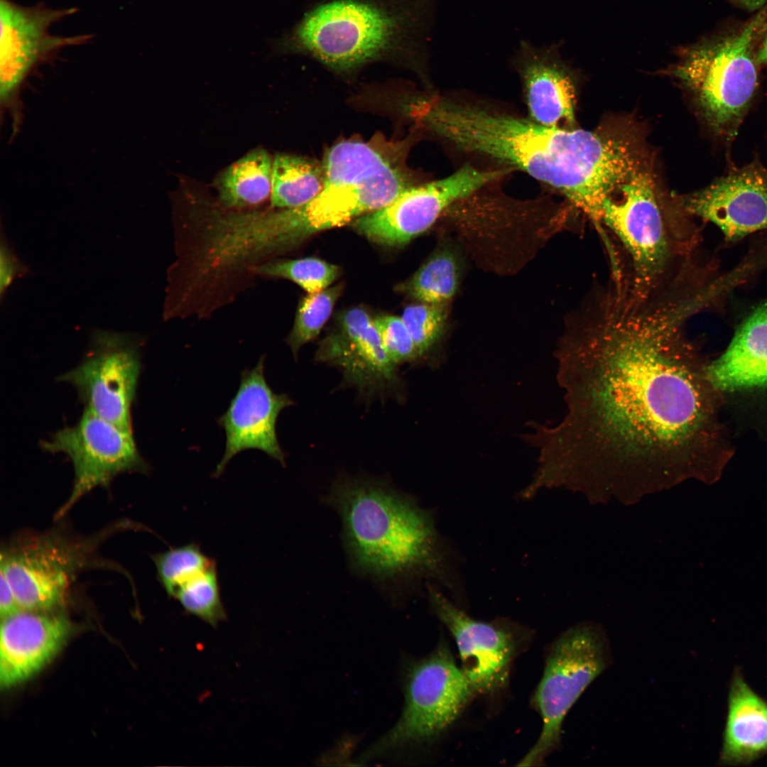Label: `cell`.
<instances>
[{
	"instance_id": "obj_33",
	"label": "cell",
	"mask_w": 767,
	"mask_h": 767,
	"mask_svg": "<svg viewBox=\"0 0 767 767\" xmlns=\"http://www.w3.org/2000/svg\"><path fill=\"white\" fill-rule=\"evenodd\" d=\"M756 60L758 63H767V26L761 46L756 53Z\"/></svg>"
},
{
	"instance_id": "obj_17",
	"label": "cell",
	"mask_w": 767,
	"mask_h": 767,
	"mask_svg": "<svg viewBox=\"0 0 767 767\" xmlns=\"http://www.w3.org/2000/svg\"><path fill=\"white\" fill-rule=\"evenodd\" d=\"M428 593L433 609L455 639L461 668L474 692L490 694L504 687L515 652L512 634L470 617L432 586Z\"/></svg>"
},
{
	"instance_id": "obj_11",
	"label": "cell",
	"mask_w": 767,
	"mask_h": 767,
	"mask_svg": "<svg viewBox=\"0 0 767 767\" xmlns=\"http://www.w3.org/2000/svg\"><path fill=\"white\" fill-rule=\"evenodd\" d=\"M512 170L509 167L480 170L464 165L445 178L409 187L386 206L354 220L352 227L377 244L404 246L428 229L448 207Z\"/></svg>"
},
{
	"instance_id": "obj_26",
	"label": "cell",
	"mask_w": 767,
	"mask_h": 767,
	"mask_svg": "<svg viewBox=\"0 0 767 767\" xmlns=\"http://www.w3.org/2000/svg\"><path fill=\"white\" fill-rule=\"evenodd\" d=\"M184 611L217 627L227 619L220 594L216 564L198 574L175 593Z\"/></svg>"
},
{
	"instance_id": "obj_8",
	"label": "cell",
	"mask_w": 767,
	"mask_h": 767,
	"mask_svg": "<svg viewBox=\"0 0 767 767\" xmlns=\"http://www.w3.org/2000/svg\"><path fill=\"white\" fill-rule=\"evenodd\" d=\"M611 659L608 637L596 624L575 626L552 643L533 699L543 728L535 744L518 766L540 764L558 747L567 714L587 687L610 665Z\"/></svg>"
},
{
	"instance_id": "obj_13",
	"label": "cell",
	"mask_w": 767,
	"mask_h": 767,
	"mask_svg": "<svg viewBox=\"0 0 767 767\" xmlns=\"http://www.w3.org/2000/svg\"><path fill=\"white\" fill-rule=\"evenodd\" d=\"M315 359L339 369L344 384L368 400L399 398L402 392L398 367L386 354L374 318L362 308L343 316L340 332L322 342Z\"/></svg>"
},
{
	"instance_id": "obj_27",
	"label": "cell",
	"mask_w": 767,
	"mask_h": 767,
	"mask_svg": "<svg viewBox=\"0 0 767 767\" xmlns=\"http://www.w3.org/2000/svg\"><path fill=\"white\" fill-rule=\"evenodd\" d=\"M158 580L170 597L185 582L216 564L200 545L190 543L154 554Z\"/></svg>"
},
{
	"instance_id": "obj_25",
	"label": "cell",
	"mask_w": 767,
	"mask_h": 767,
	"mask_svg": "<svg viewBox=\"0 0 767 767\" xmlns=\"http://www.w3.org/2000/svg\"><path fill=\"white\" fill-rule=\"evenodd\" d=\"M254 276L290 280L308 293L319 292L329 286L339 274L337 266L315 257L298 259H274L258 265Z\"/></svg>"
},
{
	"instance_id": "obj_10",
	"label": "cell",
	"mask_w": 767,
	"mask_h": 767,
	"mask_svg": "<svg viewBox=\"0 0 767 767\" xmlns=\"http://www.w3.org/2000/svg\"><path fill=\"white\" fill-rule=\"evenodd\" d=\"M143 341L131 333L93 330L80 363L58 380L75 387L85 408L133 433L131 408Z\"/></svg>"
},
{
	"instance_id": "obj_3",
	"label": "cell",
	"mask_w": 767,
	"mask_h": 767,
	"mask_svg": "<svg viewBox=\"0 0 767 767\" xmlns=\"http://www.w3.org/2000/svg\"><path fill=\"white\" fill-rule=\"evenodd\" d=\"M437 0H325L273 43L351 74L377 61L419 65Z\"/></svg>"
},
{
	"instance_id": "obj_34",
	"label": "cell",
	"mask_w": 767,
	"mask_h": 767,
	"mask_svg": "<svg viewBox=\"0 0 767 767\" xmlns=\"http://www.w3.org/2000/svg\"><path fill=\"white\" fill-rule=\"evenodd\" d=\"M734 1H736L744 4V6L749 7V9H753V4H754V0H734Z\"/></svg>"
},
{
	"instance_id": "obj_1",
	"label": "cell",
	"mask_w": 767,
	"mask_h": 767,
	"mask_svg": "<svg viewBox=\"0 0 767 767\" xmlns=\"http://www.w3.org/2000/svg\"><path fill=\"white\" fill-rule=\"evenodd\" d=\"M702 306L677 281L649 293L609 281L588 297L557 353L566 414L525 436L541 483L712 474L714 389L685 334Z\"/></svg>"
},
{
	"instance_id": "obj_19",
	"label": "cell",
	"mask_w": 767,
	"mask_h": 767,
	"mask_svg": "<svg viewBox=\"0 0 767 767\" xmlns=\"http://www.w3.org/2000/svg\"><path fill=\"white\" fill-rule=\"evenodd\" d=\"M529 119L543 126H572L575 89L572 77L553 47L521 41L513 58Z\"/></svg>"
},
{
	"instance_id": "obj_24",
	"label": "cell",
	"mask_w": 767,
	"mask_h": 767,
	"mask_svg": "<svg viewBox=\"0 0 767 767\" xmlns=\"http://www.w3.org/2000/svg\"><path fill=\"white\" fill-rule=\"evenodd\" d=\"M459 268L449 249L435 253L400 288L418 302L445 305L455 295Z\"/></svg>"
},
{
	"instance_id": "obj_23",
	"label": "cell",
	"mask_w": 767,
	"mask_h": 767,
	"mask_svg": "<svg viewBox=\"0 0 767 767\" xmlns=\"http://www.w3.org/2000/svg\"><path fill=\"white\" fill-rule=\"evenodd\" d=\"M322 164L301 156L277 154L273 159L271 206L297 207L315 197L322 190Z\"/></svg>"
},
{
	"instance_id": "obj_6",
	"label": "cell",
	"mask_w": 767,
	"mask_h": 767,
	"mask_svg": "<svg viewBox=\"0 0 767 767\" xmlns=\"http://www.w3.org/2000/svg\"><path fill=\"white\" fill-rule=\"evenodd\" d=\"M132 526L120 521L86 536L62 529L19 534L1 548L0 573L21 609L55 611L65 604L79 574L107 563L97 555L102 543Z\"/></svg>"
},
{
	"instance_id": "obj_16",
	"label": "cell",
	"mask_w": 767,
	"mask_h": 767,
	"mask_svg": "<svg viewBox=\"0 0 767 767\" xmlns=\"http://www.w3.org/2000/svg\"><path fill=\"white\" fill-rule=\"evenodd\" d=\"M70 12L72 10L25 8L1 0L0 100L2 106L12 109L14 126L20 120L19 89L33 67L48 53L83 40L48 33L52 23Z\"/></svg>"
},
{
	"instance_id": "obj_14",
	"label": "cell",
	"mask_w": 767,
	"mask_h": 767,
	"mask_svg": "<svg viewBox=\"0 0 767 767\" xmlns=\"http://www.w3.org/2000/svg\"><path fill=\"white\" fill-rule=\"evenodd\" d=\"M264 357L251 369L241 374L238 391L227 411L217 423L226 434L225 451L214 477H218L227 464L241 451L259 450L285 465V455L276 434V421L281 412L294 403L286 393H276L264 376Z\"/></svg>"
},
{
	"instance_id": "obj_9",
	"label": "cell",
	"mask_w": 767,
	"mask_h": 767,
	"mask_svg": "<svg viewBox=\"0 0 767 767\" xmlns=\"http://www.w3.org/2000/svg\"><path fill=\"white\" fill-rule=\"evenodd\" d=\"M474 693L448 648L440 646L425 658L408 665L403 713L362 758L432 741L454 722Z\"/></svg>"
},
{
	"instance_id": "obj_22",
	"label": "cell",
	"mask_w": 767,
	"mask_h": 767,
	"mask_svg": "<svg viewBox=\"0 0 767 767\" xmlns=\"http://www.w3.org/2000/svg\"><path fill=\"white\" fill-rule=\"evenodd\" d=\"M273 159L255 148L227 167L217 177V203L230 210L254 209L270 198Z\"/></svg>"
},
{
	"instance_id": "obj_35",
	"label": "cell",
	"mask_w": 767,
	"mask_h": 767,
	"mask_svg": "<svg viewBox=\"0 0 767 767\" xmlns=\"http://www.w3.org/2000/svg\"><path fill=\"white\" fill-rule=\"evenodd\" d=\"M766 0H754L753 4V9H757L762 6Z\"/></svg>"
},
{
	"instance_id": "obj_29",
	"label": "cell",
	"mask_w": 767,
	"mask_h": 767,
	"mask_svg": "<svg viewBox=\"0 0 767 767\" xmlns=\"http://www.w3.org/2000/svg\"><path fill=\"white\" fill-rule=\"evenodd\" d=\"M401 319L408 330L422 360L437 346L447 322L445 305L419 302L407 306Z\"/></svg>"
},
{
	"instance_id": "obj_21",
	"label": "cell",
	"mask_w": 767,
	"mask_h": 767,
	"mask_svg": "<svg viewBox=\"0 0 767 767\" xmlns=\"http://www.w3.org/2000/svg\"><path fill=\"white\" fill-rule=\"evenodd\" d=\"M767 754V702L748 685L740 671L732 677L719 762L749 764Z\"/></svg>"
},
{
	"instance_id": "obj_2",
	"label": "cell",
	"mask_w": 767,
	"mask_h": 767,
	"mask_svg": "<svg viewBox=\"0 0 767 767\" xmlns=\"http://www.w3.org/2000/svg\"><path fill=\"white\" fill-rule=\"evenodd\" d=\"M325 502L339 515L352 568L388 587L441 577L443 558L430 513L381 479L342 477Z\"/></svg>"
},
{
	"instance_id": "obj_20",
	"label": "cell",
	"mask_w": 767,
	"mask_h": 767,
	"mask_svg": "<svg viewBox=\"0 0 767 767\" xmlns=\"http://www.w3.org/2000/svg\"><path fill=\"white\" fill-rule=\"evenodd\" d=\"M705 372L715 391L767 386V301L747 315L726 351L705 366Z\"/></svg>"
},
{
	"instance_id": "obj_18",
	"label": "cell",
	"mask_w": 767,
	"mask_h": 767,
	"mask_svg": "<svg viewBox=\"0 0 767 767\" xmlns=\"http://www.w3.org/2000/svg\"><path fill=\"white\" fill-rule=\"evenodd\" d=\"M73 626L55 611L21 609L1 619L0 683L19 684L39 671L58 652Z\"/></svg>"
},
{
	"instance_id": "obj_30",
	"label": "cell",
	"mask_w": 767,
	"mask_h": 767,
	"mask_svg": "<svg viewBox=\"0 0 767 767\" xmlns=\"http://www.w3.org/2000/svg\"><path fill=\"white\" fill-rule=\"evenodd\" d=\"M383 347L398 367L422 360L413 339L401 317L382 315L374 318Z\"/></svg>"
},
{
	"instance_id": "obj_32",
	"label": "cell",
	"mask_w": 767,
	"mask_h": 767,
	"mask_svg": "<svg viewBox=\"0 0 767 767\" xmlns=\"http://www.w3.org/2000/svg\"><path fill=\"white\" fill-rule=\"evenodd\" d=\"M21 609L20 608L13 591L7 579L1 575L0 580V614L1 618L11 615Z\"/></svg>"
},
{
	"instance_id": "obj_31",
	"label": "cell",
	"mask_w": 767,
	"mask_h": 767,
	"mask_svg": "<svg viewBox=\"0 0 767 767\" xmlns=\"http://www.w3.org/2000/svg\"><path fill=\"white\" fill-rule=\"evenodd\" d=\"M29 272V268L18 259L8 243L1 228L0 243V295L1 302H3L4 297L13 281L16 278L23 277Z\"/></svg>"
},
{
	"instance_id": "obj_28",
	"label": "cell",
	"mask_w": 767,
	"mask_h": 767,
	"mask_svg": "<svg viewBox=\"0 0 767 767\" xmlns=\"http://www.w3.org/2000/svg\"><path fill=\"white\" fill-rule=\"evenodd\" d=\"M341 293L340 285L308 293L300 300L286 342L297 358L300 349L314 339L329 319Z\"/></svg>"
},
{
	"instance_id": "obj_5",
	"label": "cell",
	"mask_w": 767,
	"mask_h": 767,
	"mask_svg": "<svg viewBox=\"0 0 767 767\" xmlns=\"http://www.w3.org/2000/svg\"><path fill=\"white\" fill-rule=\"evenodd\" d=\"M682 214L665 212L652 174L644 167L604 202L599 223L617 239L630 285L649 293L670 282L688 262L697 233Z\"/></svg>"
},
{
	"instance_id": "obj_4",
	"label": "cell",
	"mask_w": 767,
	"mask_h": 767,
	"mask_svg": "<svg viewBox=\"0 0 767 767\" xmlns=\"http://www.w3.org/2000/svg\"><path fill=\"white\" fill-rule=\"evenodd\" d=\"M322 165L320 192L303 205L278 212L282 237L290 249L386 206L411 186L405 171L369 143L339 142L326 153Z\"/></svg>"
},
{
	"instance_id": "obj_12",
	"label": "cell",
	"mask_w": 767,
	"mask_h": 767,
	"mask_svg": "<svg viewBox=\"0 0 767 767\" xmlns=\"http://www.w3.org/2000/svg\"><path fill=\"white\" fill-rule=\"evenodd\" d=\"M45 452L62 453L74 471L70 496L56 513L63 517L85 495L97 487H107L114 477L126 472L147 473L150 467L141 455L133 433H128L85 408L79 421L41 442Z\"/></svg>"
},
{
	"instance_id": "obj_15",
	"label": "cell",
	"mask_w": 767,
	"mask_h": 767,
	"mask_svg": "<svg viewBox=\"0 0 767 767\" xmlns=\"http://www.w3.org/2000/svg\"><path fill=\"white\" fill-rule=\"evenodd\" d=\"M688 215L716 225L727 241L767 229V169L754 161L678 199Z\"/></svg>"
},
{
	"instance_id": "obj_7",
	"label": "cell",
	"mask_w": 767,
	"mask_h": 767,
	"mask_svg": "<svg viewBox=\"0 0 767 767\" xmlns=\"http://www.w3.org/2000/svg\"><path fill=\"white\" fill-rule=\"evenodd\" d=\"M764 12L740 31L685 51L675 74L694 97L706 122L727 141L737 134L758 81L754 43Z\"/></svg>"
}]
</instances>
